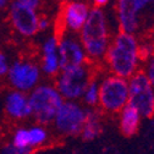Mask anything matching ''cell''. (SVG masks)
Masks as SVG:
<instances>
[{"mask_svg": "<svg viewBox=\"0 0 154 154\" xmlns=\"http://www.w3.org/2000/svg\"><path fill=\"white\" fill-rule=\"evenodd\" d=\"M91 4L87 0H72L61 5L56 20V34H79L91 12Z\"/></svg>", "mask_w": 154, "mask_h": 154, "instance_id": "10", "label": "cell"}, {"mask_svg": "<svg viewBox=\"0 0 154 154\" xmlns=\"http://www.w3.org/2000/svg\"><path fill=\"white\" fill-rule=\"evenodd\" d=\"M148 37L154 42V18H153V22H152V26H150V29H149V33H148Z\"/></svg>", "mask_w": 154, "mask_h": 154, "instance_id": "29", "label": "cell"}, {"mask_svg": "<svg viewBox=\"0 0 154 154\" xmlns=\"http://www.w3.org/2000/svg\"><path fill=\"white\" fill-rule=\"evenodd\" d=\"M57 44H59V35L56 33L45 38L42 44V54H51L57 53Z\"/></svg>", "mask_w": 154, "mask_h": 154, "instance_id": "21", "label": "cell"}, {"mask_svg": "<svg viewBox=\"0 0 154 154\" xmlns=\"http://www.w3.org/2000/svg\"><path fill=\"white\" fill-rule=\"evenodd\" d=\"M102 131V120L98 111L94 109H87V116L85 126L81 131V136L85 141H92Z\"/></svg>", "mask_w": 154, "mask_h": 154, "instance_id": "15", "label": "cell"}, {"mask_svg": "<svg viewBox=\"0 0 154 154\" xmlns=\"http://www.w3.org/2000/svg\"><path fill=\"white\" fill-rule=\"evenodd\" d=\"M141 114L132 108L131 105H126L120 112H119V124L120 130L125 136H133L138 131L140 124H141Z\"/></svg>", "mask_w": 154, "mask_h": 154, "instance_id": "14", "label": "cell"}, {"mask_svg": "<svg viewBox=\"0 0 154 154\" xmlns=\"http://www.w3.org/2000/svg\"><path fill=\"white\" fill-rule=\"evenodd\" d=\"M28 154H34V152H31V153H28Z\"/></svg>", "mask_w": 154, "mask_h": 154, "instance_id": "32", "label": "cell"}, {"mask_svg": "<svg viewBox=\"0 0 154 154\" xmlns=\"http://www.w3.org/2000/svg\"><path fill=\"white\" fill-rule=\"evenodd\" d=\"M97 76V67L87 63L82 66L61 70L55 77L54 86L64 100L79 102L88 83Z\"/></svg>", "mask_w": 154, "mask_h": 154, "instance_id": "5", "label": "cell"}, {"mask_svg": "<svg viewBox=\"0 0 154 154\" xmlns=\"http://www.w3.org/2000/svg\"><path fill=\"white\" fill-rule=\"evenodd\" d=\"M87 116V109L79 102L65 100L53 120L55 131L61 136L81 134Z\"/></svg>", "mask_w": 154, "mask_h": 154, "instance_id": "8", "label": "cell"}, {"mask_svg": "<svg viewBox=\"0 0 154 154\" xmlns=\"http://www.w3.org/2000/svg\"><path fill=\"white\" fill-rule=\"evenodd\" d=\"M81 100L89 109H94L95 106H98V103H99V80H98V76H95L88 83V86L83 91Z\"/></svg>", "mask_w": 154, "mask_h": 154, "instance_id": "18", "label": "cell"}, {"mask_svg": "<svg viewBox=\"0 0 154 154\" xmlns=\"http://www.w3.org/2000/svg\"><path fill=\"white\" fill-rule=\"evenodd\" d=\"M138 47V37L124 32H116L111 38L102 66H104L111 75L125 80L131 79L134 73L141 71L143 65Z\"/></svg>", "mask_w": 154, "mask_h": 154, "instance_id": "1", "label": "cell"}, {"mask_svg": "<svg viewBox=\"0 0 154 154\" xmlns=\"http://www.w3.org/2000/svg\"><path fill=\"white\" fill-rule=\"evenodd\" d=\"M14 147L20 149H31L29 142H28V131L27 127H16L12 132L11 142ZM32 150V149H31Z\"/></svg>", "mask_w": 154, "mask_h": 154, "instance_id": "19", "label": "cell"}, {"mask_svg": "<svg viewBox=\"0 0 154 154\" xmlns=\"http://www.w3.org/2000/svg\"><path fill=\"white\" fill-rule=\"evenodd\" d=\"M9 66H10V64H9L8 57L5 56L4 53L0 51V79H2V77H6Z\"/></svg>", "mask_w": 154, "mask_h": 154, "instance_id": "24", "label": "cell"}, {"mask_svg": "<svg viewBox=\"0 0 154 154\" xmlns=\"http://www.w3.org/2000/svg\"><path fill=\"white\" fill-rule=\"evenodd\" d=\"M57 44V56H59L61 70L79 67L88 63L86 51L80 42L77 34L60 33Z\"/></svg>", "mask_w": 154, "mask_h": 154, "instance_id": "12", "label": "cell"}, {"mask_svg": "<svg viewBox=\"0 0 154 154\" xmlns=\"http://www.w3.org/2000/svg\"><path fill=\"white\" fill-rule=\"evenodd\" d=\"M128 82V105L136 109L142 118L154 116V88L142 71L134 73Z\"/></svg>", "mask_w": 154, "mask_h": 154, "instance_id": "9", "label": "cell"}, {"mask_svg": "<svg viewBox=\"0 0 154 154\" xmlns=\"http://www.w3.org/2000/svg\"><path fill=\"white\" fill-rule=\"evenodd\" d=\"M153 56H154V55H153Z\"/></svg>", "mask_w": 154, "mask_h": 154, "instance_id": "33", "label": "cell"}, {"mask_svg": "<svg viewBox=\"0 0 154 154\" xmlns=\"http://www.w3.org/2000/svg\"><path fill=\"white\" fill-rule=\"evenodd\" d=\"M10 5V0H0V10H4Z\"/></svg>", "mask_w": 154, "mask_h": 154, "instance_id": "28", "label": "cell"}, {"mask_svg": "<svg viewBox=\"0 0 154 154\" xmlns=\"http://www.w3.org/2000/svg\"><path fill=\"white\" fill-rule=\"evenodd\" d=\"M114 34L115 33L111 32L110 21L105 10L92 8L86 23L77 34L89 64L94 66L103 65Z\"/></svg>", "mask_w": 154, "mask_h": 154, "instance_id": "2", "label": "cell"}, {"mask_svg": "<svg viewBox=\"0 0 154 154\" xmlns=\"http://www.w3.org/2000/svg\"><path fill=\"white\" fill-rule=\"evenodd\" d=\"M59 2H60L61 4H65V3H70V2H72V0H59Z\"/></svg>", "mask_w": 154, "mask_h": 154, "instance_id": "30", "label": "cell"}, {"mask_svg": "<svg viewBox=\"0 0 154 154\" xmlns=\"http://www.w3.org/2000/svg\"><path fill=\"white\" fill-rule=\"evenodd\" d=\"M140 56L142 61L144 63L146 60L150 59V57L154 55V42L150 39L148 35L140 38Z\"/></svg>", "mask_w": 154, "mask_h": 154, "instance_id": "20", "label": "cell"}, {"mask_svg": "<svg viewBox=\"0 0 154 154\" xmlns=\"http://www.w3.org/2000/svg\"><path fill=\"white\" fill-rule=\"evenodd\" d=\"M115 18L119 32L143 38L154 18V0H116Z\"/></svg>", "mask_w": 154, "mask_h": 154, "instance_id": "3", "label": "cell"}, {"mask_svg": "<svg viewBox=\"0 0 154 154\" xmlns=\"http://www.w3.org/2000/svg\"><path fill=\"white\" fill-rule=\"evenodd\" d=\"M51 21L45 16H39V20H38V32H44L50 27Z\"/></svg>", "mask_w": 154, "mask_h": 154, "instance_id": "25", "label": "cell"}, {"mask_svg": "<svg viewBox=\"0 0 154 154\" xmlns=\"http://www.w3.org/2000/svg\"><path fill=\"white\" fill-rule=\"evenodd\" d=\"M0 140H2V130H0Z\"/></svg>", "mask_w": 154, "mask_h": 154, "instance_id": "31", "label": "cell"}, {"mask_svg": "<svg viewBox=\"0 0 154 154\" xmlns=\"http://www.w3.org/2000/svg\"><path fill=\"white\" fill-rule=\"evenodd\" d=\"M28 102L32 110V118L39 125L53 122L57 110L65 102L54 83H39L28 93Z\"/></svg>", "mask_w": 154, "mask_h": 154, "instance_id": "4", "label": "cell"}, {"mask_svg": "<svg viewBox=\"0 0 154 154\" xmlns=\"http://www.w3.org/2000/svg\"><path fill=\"white\" fill-rule=\"evenodd\" d=\"M33 150L31 149H20V148H16L14 147L11 143L4 144L2 148V154H28Z\"/></svg>", "mask_w": 154, "mask_h": 154, "instance_id": "23", "label": "cell"}, {"mask_svg": "<svg viewBox=\"0 0 154 154\" xmlns=\"http://www.w3.org/2000/svg\"><path fill=\"white\" fill-rule=\"evenodd\" d=\"M110 0H89V4H92V8H98V9H103L104 6H106L109 4Z\"/></svg>", "mask_w": 154, "mask_h": 154, "instance_id": "27", "label": "cell"}, {"mask_svg": "<svg viewBox=\"0 0 154 154\" xmlns=\"http://www.w3.org/2000/svg\"><path fill=\"white\" fill-rule=\"evenodd\" d=\"M6 79L11 89L28 94L41 83L42 71L39 64L31 59H17L10 64Z\"/></svg>", "mask_w": 154, "mask_h": 154, "instance_id": "7", "label": "cell"}, {"mask_svg": "<svg viewBox=\"0 0 154 154\" xmlns=\"http://www.w3.org/2000/svg\"><path fill=\"white\" fill-rule=\"evenodd\" d=\"M141 71L144 73L147 80L149 81V83L154 88V56H152L150 59H148L143 63Z\"/></svg>", "mask_w": 154, "mask_h": 154, "instance_id": "22", "label": "cell"}, {"mask_svg": "<svg viewBox=\"0 0 154 154\" xmlns=\"http://www.w3.org/2000/svg\"><path fill=\"white\" fill-rule=\"evenodd\" d=\"M39 67H41L42 75H45L48 77H56L59 75V72L61 71L57 53L42 54Z\"/></svg>", "mask_w": 154, "mask_h": 154, "instance_id": "17", "label": "cell"}, {"mask_svg": "<svg viewBox=\"0 0 154 154\" xmlns=\"http://www.w3.org/2000/svg\"><path fill=\"white\" fill-rule=\"evenodd\" d=\"M99 80L98 106L105 114H119L128 104V82L111 73H104Z\"/></svg>", "mask_w": 154, "mask_h": 154, "instance_id": "6", "label": "cell"}, {"mask_svg": "<svg viewBox=\"0 0 154 154\" xmlns=\"http://www.w3.org/2000/svg\"><path fill=\"white\" fill-rule=\"evenodd\" d=\"M28 131V142H29V148L34 150L35 148H41L45 146L49 141V132L45 128V126L35 124L32 125L27 128Z\"/></svg>", "mask_w": 154, "mask_h": 154, "instance_id": "16", "label": "cell"}, {"mask_svg": "<svg viewBox=\"0 0 154 154\" xmlns=\"http://www.w3.org/2000/svg\"><path fill=\"white\" fill-rule=\"evenodd\" d=\"M3 109L5 116L12 121H23L28 118H32L28 94L15 89L6 92L3 100Z\"/></svg>", "mask_w": 154, "mask_h": 154, "instance_id": "13", "label": "cell"}, {"mask_svg": "<svg viewBox=\"0 0 154 154\" xmlns=\"http://www.w3.org/2000/svg\"><path fill=\"white\" fill-rule=\"evenodd\" d=\"M16 2H18V3L23 4V5H27V6H29V8L34 9V10H37L38 8H39L42 0H16Z\"/></svg>", "mask_w": 154, "mask_h": 154, "instance_id": "26", "label": "cell"}, {"mask_svg": "<svg viewBox=\"0 0 154 154\" xmlns=\"http://www.w3.org/2000/svg\"><path fill=\"white\" fill-rule=\"evenodd\" d=\"M39 15L37 10L14 0L9 5V21L14 31L23 38H32L38 33Z\"/></svg>", "mask_w": 154, "mask_h": 154, "instance_id": "11", "label": "cell"}]
</instances>
